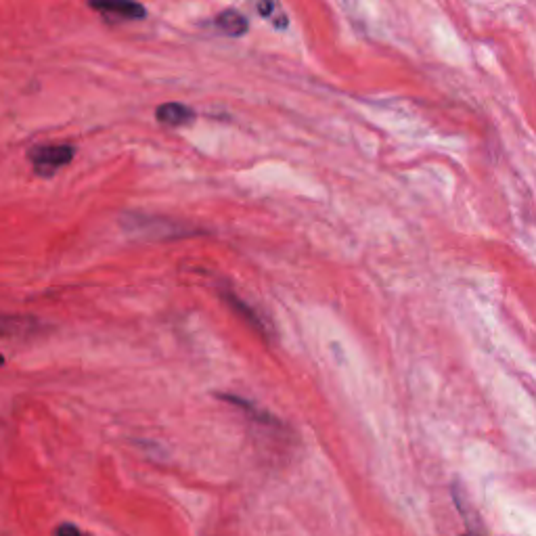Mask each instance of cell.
<instances>
[{
  "label": "cell",
  "mask_w": 536,
  "mask_h": 536,
  "mask_svg": "<svg viewBox=\"0 0 536 536\" xmlns=\"http://www.w3.org/2000/svg\"><path fill=\"white\" fill-rule=\"evenodd\" d=\"M76 149L72 145H42L30 153L36 174L53 176L57 170L74 160Z\"/></svg>",
  "instance_id": "6da1fadb"
},
{
  "label": "cell",
  "mask_w": 536,
  "mask_h": 536,
  "mask_svg": "<svg viewBox=\"0 0 536 536\" xmlns=\"http://www.w3.org/2000/svg\"><path fill=\"white\" fill-rule=\"evenodd\" d=\"M91 9L101 11L107 19L118 21H139L145 19L147 11L139 3H126V0H105V3H91Z\"/></svg>",
  "instance_id": "7a4b0ae2"
},
{
  "label": "cell",
  "mask_w": 536,
  "mask_h": 536,
  "mask_svg": "<svg viewBox=\"0 0 536 536\" xmlns=\"http://www.w3.org/2000/svg\"><path fill=\"white\" fill-rule=\"evenodd\" d=\"M155 116L166 126H185L195 120V111L183 103H164L155 111Z\"/></svg>",
  "instance_id": "3957f363"
},
{
  "label": "cell",
  "mask_w": 536,
  "mask_h": 536,
  "mask_svg": "<svg viewBox=\"0 0 536 536\" xmlns=\"http://www.w3.org/2000/svg\"><path fill=\"white\" fill-rule=\"evenodd\" d=\"M222 300H225V302L237 312V315H239L241 319L248 321V323L262 335V338H268V327L264 325L262 317L258 315V312H256L248 302H243V300H241L239 296H235L233 292H225V294H222Z\"/></svg>",
  "instance_id": "277c9868"
},
{
  "label": "cell",
  "mask_w": 536,
  "mask_h": 536,
  "mask_svg": "<svg viewBox=\"0 0 536 536\" xmlns=\"http://www.w3.org/2000/svg\"><path fill=\"white\" fill-rule=\"evenodd\" d=\"M214 26L227 36H233V38H239L243 36L245 32H248L250 24H248V17L241 15L239 11L235 9H227L222 11L216 19H214Z\"/></svg>",
  "instance_id": "5b68a950"
},
{
  "label": "cell",
  "mask_w": 536,
  "mask_h": 536,
  "mask_svg": "<svg viewBox=\"0 0 536 536\" xmlns=\"http://www.w3.org/2000/svg\"><path fill=\"white\" fill-rule=\"evenodd\" d=\"M222 400H227V402H231V405L233 407H239L241 411H245V413H248L254 421H258V423H262V426H271V428H279L281 426V423H279V419L277 417H273V415H268L266 411H262V409H258L256 405H252V402L250 400H243V398H239V396H233V394H222L220 396Z\"/></svg>",
  "instance_id": "8992f818"
},
{
  "label": "cell",
  "mask_w": 536,
  "mask_h": 536,
  "mask_svg": "<svg viewBox=\"0 0 536 536\" xmlns=\"http://www.w3.org/2000/svg\"><path fill=\"white\" fill-rule=\"evenodd\" d=\"M256 9H258V13L262 17H266L268 21H273L275 28H279V30L287 28V17H285L283 9L277 3H258Z\"/></svg>",
  "instance_id": "52a82bcc"
},
{
  "label": "cell",
  "mask_w": 536,
  "mask_h": 536,
  "mask_svg": "<svg viewBox=\"0 0 536 536\" xmlns=\"http://www.w3.org/2000/svg\"><path fill=\"white\" fill-rule=\"evenodd\" d=\"M55 536H88V534H82L80 528L74 524H59L55 528Z\"/></svg>",
  "instance_id": "ba28073f"
},
{
  "label": "cell",
  "mask_w": 536,
  "mask_h": 536,
  "mask_svg": "<svg viewBox=\"0 0 536 536\" xmlns=\"http://www.w3.org/2000/svg\"><path fill=\"white\" fill-rule=\"evenodd\" d=\"M5 365V356L3 354H0V367H3Z\"/></svg>",
  "instance_id": "9c48e42d"
},
{
  "label": "cell",
  "mask_w": 536,
  "mask_h": 536,
  "mask_svg": "<svg viewBox=\"0 0 536 536\" xmlns=\"http://www.w3.org/2000/svg\"><path fill=\"white\" fill-rule=\"evenodd\" d=\"M461 536H478V534H472V532H467V534H461Z\"/></svg>",
  "instance_id": "30bf717a"
}]
</instances>
